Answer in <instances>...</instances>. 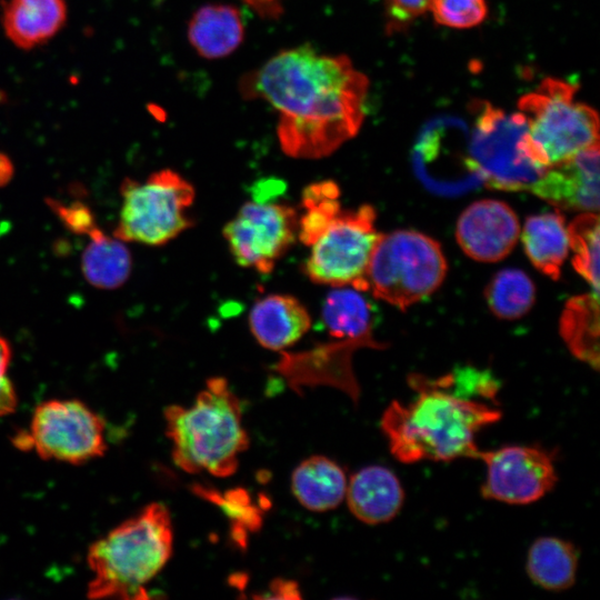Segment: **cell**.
Segmentation results:
<instances>
[{
	"mask_svg": "<svg viewBox=\"0 0 600 600\" xmlns=\"http://www.w3.org/2000/svg\"><path fill=\"white\" fill-rule=\"evenodd\" d=\"M322 320L330 336L361 347L384 348L371 337L372 309L361 291L338 287L328 293L322 307Z\"/></svg>",
	"mask_w": 600,
	"mask_h": 600,
	"instance_id": "obj_20",
	"label": "cell"
},
{
	"mask_svg": "<svg viewBox=\"0 0 600 600\" xmlns=\"http://www.w3.org/2000/svg\"><path fill=\"white\" fill-rule=\"evenodd\" d=\"M89 242L81 254L84 279L97 289L112 290L129 278L131 254L126 242L107 234L96 224L88 233Z\"/></svg>",
	"mask_w": 600,
	"mask_h": 600,
	"instance_id": "obj_21",
	"label": "cell"
},
{
	"mask_svg": "<svg viewBox=\"0 0 600 600\" xmlns=\"http://www.w3.org/2000/svg\"><path fill=\"white\" fill-rule=\"evenodd\" d=\"M120 193L122 203L113 236L124 242L162 246L193 223L188 210L194 188L171 169L156 171L144 181L127 178Z\"/></svg>",
	"mask_w": 600,
	"mask_h": 600,
	"instance_id": "obj_7",
	"label": "cell"
},
{
	"mask_svg": "<svg viewBox=\"0 0 600 600\" xmlns=\"http://www.w3.org/2000/svg\"><path fill=\"white\" fill-rule=\"evenodd\" d=\"M294 208L260 197L244 202L224 226L223 237L238 264L269 273L298 237Z\"/></svg>",
	"mask_w": 600,
	"mask_h": 600,
	"instance_id": "obj_11",
	"label": "cell"
},
{
	"mask_svg": "<svg viewBox=\"0 0 600 600\" xmlns=\"http://www.w3.org/2000/svg\"><path fill=\"white\" fill-rule=\"evenodd\" d=\"M374 221L376 211L369 204L341 209L309 246L303 264L307 277L319 284L368 291V266L380 237Z\"/></svg>",
	"mask_w": 600,
	"mask_h": 600,
	"instance_id": "obj_9",
	"label": "cell"
},
{
	"mask_svg": "<svg viewBox=\"0 0 600 600\" xmlns=\"http://www.w3.org/2000/svg\"><path fill=\"white\" fill-rule=\"evenodd\" d=\"M49 206L64 226L77 234H87L97 224L91 210L83 203L63 204L50 200Z\"/></svg>",
	"mask_w": 600,
	"mask_h": 600,
	"instance_id": "obj_31",
	"label": "cell"
},
{
	"mask_svg": "<svg viewBox=\"0 0 600 600\" xmlns=\"http://www.w3.org/2000/svg\"><path fill=\"white\" fill-rule=\"evenodd\" d=\"M576 91L573 83L546 78L518 102L528 126L526 152L542 170L599 143L598 114L574 100Z\"/></svg>",
	"mask_w": 600,
	"mask_h": 600,
	"instance_id": "obj_5",
	"label": "cell"
},
{
	"mask_svg": "<svg viewBox=\"0 0 600 600\" xmlns=\"http://www.w3.org/2000/svg\"><path fill=\"white\" fill-rule=\"evenodd\" d=\"M249 327L259 344L281 351L309 331L311 317L297 298L272 293L253 303L249 313Z\"/></svg>",
	"mask_w": 600,
	"mask_h": 600,
	"instance_id": "obj_15",
	"label": "cell"
},
{
	"mask_svg": "<svg viewBox=\"0 0 600 600\" xmlns=\"http://www.w3.org/2000/svg\"><path fill=\"white\" fill-rule=\"evenodd\" d=\"M431 0H386L387 30H404L430 9Z\"/></svg>",
	"mask_w": 600,
	"mask_h": 600,
	"instance_id": "obj_30",
	"label": "cell"
},
{
	"mask_svg": "<svg viewBox=\"0 0 600 600\" xmlns=\"http://www.w3.org/2000/svg\"><path fill=\"white\" fill-rule=\"evenodd\" d=\"M567 229L569 247L573 251L572 264L590 283L592 291L599 293V217L597 213L584 212Z\"/></svg>",
	"mask_w": 600,
	"mask_h": 600,
	"instance_id": "obj_27",
	"label": "cell"
},
{
	"mask_svg": "<svg viewBox=\"0 0 600 600\" xmlns=\"http://www.w3.org/2000/svg\"><path fill=\"white\" fill-rule=\"evenodd\" d=\"M164 419L172 459L180 469L220 478L236 472L249 437L240 401L224 378L209 379L191 407H167Z\"/></svg>",
	"mask_w": 600,
	"mask_h": 600,
	"instance_id": "obj_4",
	"label": "cell"
},
{
	"mask_svg": "<svg viewBox=\"0 0 600 600\" xmlns=\"http://www.w3.org/2000/svg\"><path fill=\"white\" fill-rule=\"evenodd\" d=\"M259 17L276 20L283 13V0H242Z\"/></svg>",
	"mask_w": 600,
	"mask_h": 600,
	"instance_id": "obj_33",
	"label": "cell"
},
{
	"mask_svg": "<svg viewBox=\"0 0 600 600\" xmlns=\"http://www.w3.org/2000/svg\"><path fill=\"white\" fill-rule=\"evenodd\" d=\"M172 547L169 510L160 502L146 506L89 548L87 563L92 578L88 598H146L144 586L166 566Z\"/></svg>",
	"mask_w": 600,
	"mask_h": 600,
	"instance_id": "obj_3",
	"label": "cell"
},
{
	"mask_svg": "<svg viewBox=\"0 0 600 600\" xmlns=\"http://www.w3.org/2000/svg\"><path fill=\"white\" fill-rule=\"evenodd\" d=\"M14 168L11 159L0 152V188L8 184L13 177Z\"/></svg>",
	"mask_w": 600,
	"mask_h": 600,
	"instance_id": "obj_35",
	"label": "cell"
},
{
	"mask_svg": "<svg viewBox=\"0 0 600 600\" xmlns=\"http://www.w3.org/2000/svg\"><path fill=\"white\" fill-rule=\"evenodd\" d=\"M460 380L457 371L438 378L408 377L413 398L392 401L380 420L394 459L410 464L476 458L478 432L499 421L501 411L473 399Z\"/></svg>",
	"mask_w": 600,
	"mask_h": 600,
	"instance_id": "obj_2",
	"label": "cell"
},
{
	"mask_svg": "<svg viewBox=\"0 0 600 600\" xmlns=\"http://www.w3.org/2000/svg\"><path fill=\"white\" fill-rule=\"evenodd\" d=\"M468 167L488 188L529 191L544 170L526 152L528 126L521 112L507 113L487 101H474Z\"/></svg>",
	"mask_w": 600,
	"mask_h": 600,
	"instance_id": "obj_8",
	"label": "cell"
},
{
	"mask_svg": "<svg viewBox=\"0 0 600 600\" xmlns=\"http://www.w3.org/2000/svg\"><path fill=\"white\" fill-rule=\"evenodd\" d=\"M447 261L440 244L414 230L380 234L367 271L368 291L400 310L431 294L442 283Z\"/></svg>",
	"mask_w": 600,
	"mask_h": 600,
	"instance_id": "obj_6",
	"label": "cell"
},
{
	"mask_svg": "<svg viewBox=\"0 0 600 600\" xmlns=\"http://www.w3.org/2000/svg\"><path fill=\"white\" fill-rule=\"evenodd\" d=\"M520 226L514 211L504 202L483 199L470 204L459 217L457 240L470 258L496 262L516 246Z\"/></svg>",
	"mask_w": 600,
	"mask_h": 600,
	"instance_id": "obj_13",
	"label": "cell"
},
{
	"mask_svg": "<svg viewBox=\"0 0 600 600\" xmlns=\"http://www.w3.org/2000/svg\"><path fill=\"white\" fill-rule=\"evenodd\" d=\"M344 498L358 520L368 524H380L392 520L399 513L404 501V491L390 469L369 466L351 477Z\"/></svg>",
	"mask_w": 600,
	"mask_h": 600,
	"instance_id": "obj_16",
	"label": "cell"
},
{
	"mask_svg": "<svg viewBox=\"0 0 600 600\" xmlns=\"http://www.w3.org/2000/svg\"><path fill=\"white\" fill-rule=\"evenodd\" d=\"M474 459L486 466L481 496L487 500L529 504L550 492L558 481L554 454L538 444L479 449Z\"/></svg>",
	"mask_w": 600,
	"mask_h": 600,
	"instance_id": "obj_12",
	"label": "cell"
},
{
	"mask_svg": "<svg viewBox=\"0 0 600 600\" xmlns=\"http://www.w3.org/2000/svg\"><path fill=\"white\" fill-rule=\"evenodd\" d=\"M522 242L532 264L558 280L569 251L563 216L557 211L529 217L523 227Z\"/></svg>",
	"mask_w": 600,
	"mask_h": 600,
	"instance_id": "obj_22",
	"label": "cell"
},
{
	"mask_svg": "<svg viewBox=\"0 0 600 600\" xmlns=\"http://www.w3.org/2000/svg\"><path fill=\"white\" fill-rule=\"evenodd\" d=\"M368 78L343 54L310 44L282 50L246 73L239 91L268 102L279 114L277 134L292 158L319 159L353 138L366 116Z\"/></svg>",
	"mask_w": 600,
	"mask_h": 600,
	"instance_id": "obj_1",
	"label": "cell"
},
{
	"mask_svg": "<svg viewBox=\"0 0 600 600\" xmlns=\"http://www.w3.org/2000/svg\"><path fill=\"white\" fill-rule=\"evenodd\" d=\"M10 361L11 347L8 340L0 334V417L13 412L18 403L14 386L8 377Z\"/></svg>",
	"mask_w": 600,
	"mask_h": 600,
	"instance_id": "obj_32",
	"label": "cell"
},
{
	"mask_svg": "<svg viewBox=\"0 0 600 600\" xmlns=\"http://www.w3.org/2000/svg\"><path fill=\"white\" fill-rule=\"evenodd\" d=\"M196 492L211 502L219 504L227 516L236 521L237 530L239 526L242 527L244 532L260 528L262 520L261 511L251 503V499L246 490L234 489L220 494L207 488L198 487Z\"/></svg>",
	"mask_w": 600,
	"mask_h": 600,
	"instance_id": "obj_29",
	"label": "cell"
},
{
	"mask_svg": "<svg viewBox=\"0 0 600 600\" xmlns=\"http://www.w3.org/2000/svg\"><path fill=\"white\" fill-rule=\"evenodd\" d=\"M536 288L522 270L503 269L490 281L486 299L491 311L502 319H518L532 307Z\"/></svg>",
	"mask_w": 600,
	"mask_h": 600,
	"instance_id": "obj_25",
	"label": "cell"
},
{
	"mask_svg": "<svg viewBox=\"0 0 600 600\" xmlns=\"http://www.w3.org/2000/svg\"><path fill=\"white\" fill-rule=\"evenodd\" d=\"M430 9L437 23L453 29L476 27L488 14L486 0H431Z\"/></svg>",
	"mask_w": 600,
	"mask_h": 600,
	"instance_id": "obj_28",
	"label": "cell"
},
{
	"mask_svg": "<svg viewBox=\"0 0 600 600\" xmlns=\"http://www.w3.org/2000/svg\"><path fill=\"white\" fill-rule=\"evenodd\" d=\"M13 443L43 459L71 464L99 458L108 449L104 422L76 399H53L37 406L29 430L17 433Z\"/></svg>",
	"mask_w": 600,
	"mask_h": 600,
	"instance_id": "obj_10",
	"label": "cell"
},
{
	"mask_svg": "<svg viewBox=\"0 0 600 600\" xmlns=\"http://www.w3.org/2000/svg\"><path fill=\"white\" fill-rule=\"evenodd\" d=\"M269 593L261 598L268 599H297L300 598V592L297 582L278 579L272 581L269 588Z\"/></svg>",
	"mask_w": 600,
	"mask_h": 600,
	"instance_id": "obj_34",
	"label": "cell"
},
{
	"mask_svg": "<svg viewBox=\"0 0 600 600\" xmlns=\"http://www.w3.org/2000/svg\"><path fill=\"white\" fill-rule=\"evenodd\" d=\"M347 484L341 466L324 456L303 460L291 476V490L298 502L317 512L337 508L346 497Z\"/></svg>",
	"mask_w": 600,
	"mask_h": 600,
	"instance_id": "obj_19",
	"label": "cell"
},
{
	"mask_svg": "<svg viewBox=\"0 0 600 600\" xmlns=\"http://www.w3.org/2000/svg\"><path fill=\"white\" fill-rule=\"evenodd\" d=\"M340 190L333 181H321L306 188L302 194L303 213L298 221V238L309 247L342 209Z\"/></svg>",
	"mask_w": 600,
	"mask_h": 600,
	"instance_id": "obj_26",
	"label": "cell"
},
{
	"mask_svg": "<svg viewBox=\"0 0 600 600\" xmlns=\"http://www.w3.org/2000/svg\"><path fill=\"white\" fill-rule=\"evenodd\" d=\"M560 333L576 358L599 368V293L569 299L560 319Z\"/></svg>",
	"mask_w": 600,
	"mask_h": 600,
	"instance_id": "obj_24",
	"label": "cell"
},
{
	"mask_svg": "<svg viewBox=\"0 0 600 600\" xmlns=\"http://www.w3.org/2000/svg\"><path fill=\"white\" fill-rule=\"evenodd\" d=\"M557 209H599V143L547 168L529 189Z\"/></svg>",
	"mask_w": 600,
	"mask_h": 600,
	"instance_id": "obj_14",
	"label": "cell"
},
{
	"mask_svg": "<svg viewBox=\"0 0 600 600\" xmlns=\"http://www.w3.org/2000/svg\"><path fill=\"white\" fill-rule=\"evenodd\" d=\"M527 573L538 587L549 591H563L572 587L578 569V551L563 539L542 537L530 546Z\"/></svg>",
	"mask_w": 600,
	"mask_h": 600,
	"instance_id": "obj_23",
	"label": "cell"
},
{
	"mask_svg": "<svg viewBox=\"0 0 600 600\" xmlns=\"http://www.w3.org/2000/svg\"><path fill=\"white\" fill-rule=\"evenodd\" d=\"M66 20L64 0H6L2 4L4 33L16 47L24 50L53 38Z\"/></svg>",
	"mask_w": 600,
	"mask_h": 600,
	"instance_id": "obj_17",
	"label": "cell"
},
{
	"mask_svg": "<svg viewBox=\"0 0 600 600\" xmlns=\"http://www.w3.org/2000/svg\"><path fill=\"white\" fill-rule=\"evenodd\" d=\"M187 33L189 42L202 58H224L243 41L241 11L231 4L202 6L192 14Z\"/></svg>",
	"mask_w": 600,
	"mask_h": 600,
	"instance_id": "obj_18",
	"label": "cell"
}]
</instances>
